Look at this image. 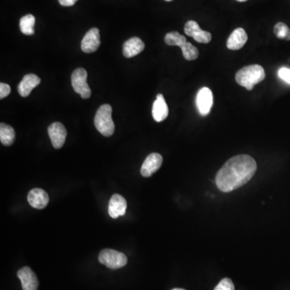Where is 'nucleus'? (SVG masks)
<instances>
[{"label":"nucleus","instance_id":"1","mask_svg":"<svg viewBox=\"0 0 290 290\" xmlns=\"http://www.w3.org/2000/svg\"><path fill=\"white\" fill-rule=\"evenodd\" d=\"M256 160L248 155H239L227 160L216 175L217 187L224 193L239 189L256 173Z\"/></svg>","mask_w":290,"mask_h":290},{"label":"nucleus","instance_id":"2","mask_svg":"<svg viewBox=\"0 0 290 290\" xmlns=\"http://www.w3.org/2000/svg\"><path fill=\"white\" fill-rule=\"evenodd\" d=\"M265 78L263 67L259 65H248L239 69L235 75V81L241 86L252 90L255 85L260 83Z\"/></svg>","mask_w":290,"mask_h":290},{"label":"nucleus","instance_id":"3","mask_svg":"<svg viewBox=\"0 0 290 290\" xmlns=\"http://www.w3.org/2000/svg\"><path fill=\"white\" fill-rule=\"evenodd\" d=\"M112 107L104 104L99 108L94 118V125L97 130L106 137L112 136L115 132V124L112 119Z\"/></svg>","mask_w":290,"mask_h":290},{"label":"nucleus","instance_id":"4","mask_svg":"<svg viewBox=\"0 0 290 290\" xmlns=\"http://www.w3.org/2000/svg\"><path fill=\"white\" fill-rule=\"evenodd\" d=\"M99 260L103 265L111 269L124 267L128 263V258L122 252L112 249H103L100 252Z\"/></svg>","mask_w":290,"mask_h":290},{"label":"nucleus","instance_id":"5","mask_svg":"<svg viewBox=\"0 0 290 290\" xmlns=\"http://www.w3.org/2000/svg\"><path fill=\"white\" fill-rule=\"evenodd\" d=\"M86 80L87 72L83 68H79L72 72L71 76L72 88L82 99H89L91 95V90Z\"/></svg>","mask_w":290,"mask_h":290},{"label":"nucleus","instance_id":"6","mask_svg":"<svg viewBox=\"0 0 290 290\" xmlns=\"http://www.w3.org/2000/svg\"><path fill=\"white\" fill-rule=\"evenodd\" d=\"M196 105L201 115L206 116L210 113V109L213 105V94L209 88H202L198 92Z\"/></svg>","mask_w":290,"mask_h":290},{"label":"nucleus","instance_id":"7","mask_svg":"<svg viewBox=\"0 0 290 290\" xmlns=\"http://www.w3.org/2000/svg\"><path fill=\"white\" fill-rule=\"evenodd\" d=\"M184 30H185V34L193 37L199 43L207 44L211 40V34L209 32L201 29L199 23L194 20H189L185 23Z\"/></svg>","mask_w":290,"mask_h":290},{"label":"nucleus","instance_id":"8","mask_svg":"<svg viewBox=\"0 0 290 290\" xmlns=\"http://www.w3.org/2000/svg\"><path fill=\"white\" fill-rule=\"evenodd\" d=\"M48 132L54 148L59 149L63 147L67 136L66 129L63 124L58 122L52 124L49 127Z\"/></svg>","mask_w":290,"mask_h":290},{"label":"nucleus","instance_id":"9","mask_svg":"<svg viewBox=\"0 0 290 290\" xmlns=\"http://www.w3.org/2000/svg\"><path fill=\"white\" fill-rule=\"evenodd\" d=\"M101 44L100 30L94 28L90 29L82 39L81 48L86 54L94 53L99 49Z\"/></svg>","mask_w":290,"mask_h":290},{"label":"nucleus","instance_id":"10","mask_svg":"<svg viewBox=\"0 0 290 290\" xmlns=\"http://www.w3.org/2000/svg\"><path fill=\"white\" fill-rule=\"evenodd\" d=\"M163 158L159 153H151L145 159L142 164L140 173L144 178H149L157 172L162 164Z\"/></svg>","mask_w":290,"mask_h":290},{"label":"nucleus","instance_id":"11","mask_svg":"<svg viewBox=\"0 0 290 290\" xmlns=\"http://www.w3.org/2000/svg\"><path fill=\"white\" fill-rule=\"evenodd\" d=\"M17 276L21 281L23 290H37L38 288V280L30 268L23 267L19 269Z\"/></svg>","mask_w":290,"mask_h":290},{"label":"nucleus","instance_id":"12","mask_svg":"<svg viewBox=\"0 0 290 290\" xmlns=\"http://www.w3.org/2000/svg\"><path fill=\"white\" fill-rule=\"evenodd\" d=\"M28 201L33 208L41 210V209L45 208L49 204L50 198H49L48 194L46 193L44 189L36 188V189L29 191V195H28Z\"/></svg>","mask_w":290,"mask_h":290},{"label":"nucleus","instance_id":"13","mask_svg":"<svg viewBox=\"0 0 290 290\" xmlns=\"http://www.w3.org/2000/svg\"><path fill=\"white\" fill-rule=\"evenodd\" d=\"M127 210L126 199L119 195H114L109 202V215L112 219H117L124 215Z\"/></svg>","mask_w":290,"mask_h":290},{"label":"nucleus","instance_id":"14","mask_svg":"<svg viewBox=\"0 0 290 290\" xmlns=\"http://www.w3.org/2000/svg\"><path fill=\"white\" fill-rule=\"evenodd\" d=\"M248 40V35L245 29H236L233 31L227 40V48L231 50H239L242 49Z\"/></svg>","mask_w":290,"mask_h":290},{"label":"nucleus","instance_id":"15","mask_svg":"<svg viewBox=\"0 0 290 290\" xmlns=\"http://www.w3.org/2000/svg\"><path fill=\"white\" fill-rule=\"evenodd\" d=\"M40 83V79L38 76L30 74L25 75L23 80L18 86V92L22 97H28L32 90Z\"/></svg>","mask_w":290,"mask_h":290},{"label":"nucleus","instance_id":"16","mask_svg":"<svg viewBox=\"0 0 290 290\" xmlns=\"http://www.w3.org/2000/svg\"><path fill=\"white\" fill-rule=\"evenodd\" d=\"M144 43L142 41L141 39L132 37L124 43L123 54L125 58H133L140 54L144 50Z\"/></svg>","mask_w":290,"mask_h":290},{"label":"nucleus","instance_id":"17","mask_svg":"<svg viewBox=\"0 0 290 290\" xmlns=\"http://www.w3.org/2000/svg\"><path fill=\"white\" fill-rule=\"evenodd\" d=\"M152 113H153V117L156 122H162L168 116V106L162 94H157V100L153 103Z\"/></svg>","mask_w":290,"mask_h":290},{"label":"nucleus","instance_id":"18","mask_svg":"<svg viewBox=\"0 0 290 290\" xmlns=\"http://www.w3.org/2000/svg\"><path fill=\"white\" fill-rule=\"evenodd\" d=\"M15 133L12 127L1 123L0 124V140L5 146H10L15 141Z\"/></svg>","mask_w":290,"mask_h":290},{"label":"nucleus","instance_id":"19","mask_svg":"<svg viewBox=\"0 0 290 290\" xmlns=\"http://www.w3.org/2000/svg\"><path fill=\"white\" fill-rule=\"evenodd\" d=\"M35 23H36V18L33 15L29 14L23 16L19 21V28L21 33L27 36L34 34Z\"/></svg>","mask_w":290,"mask_h":290},{"label":"nucleus","instance_id":"20","mask_svg":"<svg viewBox=\"0 0 290 290\" xmlns=\"http://www.w3.org/2000/svg\"><path fill=\"white\" fill-rule=\"evenodd\" d=\"M164 41L168 45L178 46L180 48L187 43L185 36L180 34L178 32L167 33L164 37Z\"/></svg>","mask_w":290,"mask_h":290},{"label":"nucleus","instance_id":"21","mask_svg":"<svg viewBox=\"0 0 290 290\" xmlns=\"http://www.w3.org/2000/svg\"><path fill=\"white\" fill-rule=\"evenodd\" d=\"M181 49L184 58L187 61H194V60L197 59L198 57H199V50L191 43H186Z\"/></svg>","mask_w":290,"mask_h":290},{"label":"nucleus","instance_id":"22","mask_svg":"<svg viewBox=\"0 0 290 290\" xmlns=\"http://www.w3.org/2000/svg\"><path fill=\"white\" fill-rule=\"evenodd\" d=\"M274 33H275L277 38L284 39L286 40H290V30L285 23H277L275 25V28H274Z\"/></svg>","mask_w":290,"mask_h":290},{"label":"nucleus","instance_id":"23","mask_svg":"<svg viewBox=\"0 0 290 290\" xmlns=\"http://www.w3.org/2000/svg\"><path fill=\"white\" fill-rule=\"evenodd\" d=\"M214 290H235V286L231 279L224 278L219 283Z\"/></svg>","mask_w":290,"mask_h":290},{"label":"nucleus","instance_id":"24","mask_svg":"<svg viewBox=\"0 0 290 290\" xmlns=\"http://www.w3.org/2000/svg\"><path fill=\"white\" fill-rule=\"evenodd\" d=\"M278 75L283 81L290 84V69L288 68H281L279 69Z\"/></svg>","mask_w":290,"mask_h":290},{"label":"nucleus","instance_id":"25","mask_svg":"<svg viewBox=\"0 0 290 290\" xmlns=\"http://www.w3.org/2000/svg\"><path fill=\"white\" fill-rule=\"evenodd\" d=\"M11 93V87L6 83H0V99L3 100Z\"/></svg>","mask_w":290,"mask_h":290},{"label":"nucleus","instance_id":"26","mask_svg":"<svg viewBox=\"0 0 290 290\" xmlns=\"http://www.w3.org/2000/svg\"><path fill=\"white\" fill-rule=\"evenodd\" d=\"M61 6L71 7L76 4L78 0H58Z\"/></svg>","mask_w":290,"mask_h":290},{"label":"nucleus","instance_id":"27","mask_svg":"<svg viewBox=\"0 0 290 290\" xmlns=\"http://www.w3.org/2000/svg\"><path fill=\"white\" fill-rule=\"evenodd\" d=\"M237 1H239V2H246L248 0H237Z\"/></svg>","mask_w":290,"mask_h":290},{"label":"nucleus","instance_id":"28","mask_svg":"<svg viewBox=\"0 0 290 290\" xmlns=\"http://www.w3.org/2000/svg\"><path fill=\"white\" fill-rule=\"evenodd\" d=\"M172 290H185V289H183V288H174V289Z\"/></svg>","mask_w":290,"mask_h":290},{"label":"nucleus","instance_id":"29","mask_svg":"<svg viewBox=\"0 0 290 290\" xmlns=\"http://www.w3.org/2000/svg\"><path fill=\"white\" fill-rule=\"evenodd\" d=\"M164 1H166V2H171L173 0H164Z\"/></svg>","mask_w":290,"mask_h":290}]
</instances>
